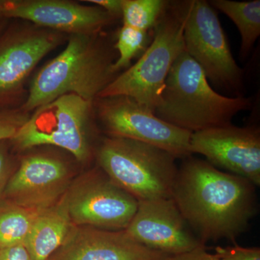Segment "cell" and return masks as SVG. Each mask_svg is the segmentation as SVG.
Listing matches in <instances>:
<instances>
[{"instance_id": "19", "label": "cell", "mask_w": 260, "mask_h": 260, "mask_svg": "<svg viewBox=\"0 0 260 260\" xmlns=\"http://www.w3.org/2000/svg\"><path fill=\"white\" fill-rule=\"evenodd\" d=\"M168 3L164 0H122L123 25L149 32L158 23Z\"/></svg>"}, {"instance_id": "27", "label": "cell", "mask_w": 260, "mask_h": 260, "mask_svg": "<svg viewBox=\"0 0 260 260\" xmlns=\"http://www.w3.org/2000/svg\"><path fill=\"white\" fill-rule=\"evenodd\" d=\"M7 0H0V20H3V19H6L5 18V8H6Z\"/></svg>"}, {"instance_id": "5", "label": "cell", "mask_w": 260, "mask_h": 260, "mask_svg": "<svg viewBox=\"0 0 260 260\" xmlns=\"http://www.w3.org/2000/svg\"><path fill=\"white\" fill-rule=\"evenodd\" d=\"M98 167L138 202L172 198L177 158L153 145L106 137L95 150Z\"/></svg>"}, {"instance_id": "14", "label": "cell", "mask_w": 260, "mask_h": 260, "mask_svg": "<svg viewBox=\"0 0 260 260\" xmlns=\"http://www.w3.org/2000/svg\"><path fill=\"white\" fill-rule=\"evenodd\" d=\"M5 18L66 35H93L116 20L98 6L70 0H7Z\"/></svg>"}, {"instance_id": "1", "label": "cell", "mask_w": 260, "mask_h": 260, "mask_svg": "<svg viewBox=\"0 0 260 260\" xmlns=\"http://www.w3.org/2000/svg\"><path fill=\"white\" fill-rule=\"evenodd\" d=\"M256 187L190 156L179 168L172 198L203 244L227 239L234 244L257 212Z\"/></svg>"}, {"instance_id": "4", "label": "cell", "mask_w": 260, "mask_h": 260, "mask_svg": "<svg viewBox=\"0 0 260 260\" xmlns=\"http://www.w3.org/2000/svg\"><path fill=\"white\" fill-rule=\"evenodd\" d=\"M186 7L187 1H169L153 29V41L139 60L119 73L98 98L129 97L154 113L174 61L185 50Z\"/></svg>"}, {"instance_id": "28", "label": "cell", "mask_w": 260, "mask_h": 260, "mask_svg": "<svg viewBox=\"0 0 260 260\" xmlns=\"http://www.w3.org/2000/svg\"><path fill=\"white\" fill-rule=\"evenodd\" d=\"M8 23H9V20H8V19H3V20H0V32L6 28Z\"/></svg>"}, {"instance_id": "16", "label": "cell", "mask_w": 260, "mask_h": 260, "mask_svg": "<svg viewBox=\"0 0 260 260\" xmlns=\"http://www.w3.org/2000/svg\"><path fill=\"white\" fill-rule=\"evenodd\" d=\"M65 194L55 204L42 210L34 221L24 244L32 260L50 259L71 230L73 223Z\"/></svg>"}, {"instance_id": "23", "label": "cell", "mask_w": 260, "mask_h": 260, "mask_svg": "<svg viewBox=\"0 0 260 260\" xmlns=\"http://www.w3.org/2000/svg\"><path fill=\"white\" fill-rule=\"evenodd\" d=\"M215 251L220 260H260L259 247H242L234 244L226 247L217 246Z\"/></svg>"}, {"instance_id": "21", "label": "cell", "mask_w": 260, "mask_h": 260, "mask_svg": "<svg viewBox=\"0 0 260 260\" xmlns=\"http://www.w3.org/2000/svg\"><path fill=\"white\" fill-rule=\"evenodd\" d=\"M30 114L20 108L0 111V140H11Z\"/></svg>"}, {"instance_id": "26", "label": "cell", "mask_w": 260, "mask_h": 260, "mask_svg": "<svg viewBox=\"0 0 260 260\" xmlns=\"http://www.w3.org/2000/svg\"><path fill=\"white\" fill-rule=\"evenodd\" d=\"M83 3H92L99 7L114 18H121L122 0H86Z\"/></svg>"}, {"instance_id": "8", "label": "cell", "mask_w": 260, "mask_h": 260, "mask_svg": "<svg viewBox=\"0 0 260 260\" xmlns=\"http://www.w3.org/2000/svg\"><path fill=\"white\" fill-rule=\"evenodd\" d=\"M186 52L215 86L240 96L244 70L234 59L216 12L205 0L187 1L184 27Z\"/></svg>"}, {"instance_id": "18", "label": "cell", "mask_w": 260, "mask_h": 260, "mask_svg": "<svg viewBox=\"0 0 260 260\" xmlns=\"http://www.w3.org/2000/svg\"><path fill=\"white\" fill-rule=\"evenodd\" d=\"M42 210L24 208L3 198L0 200V249L25 244Z\"/></svg>"}, {"instance_id": "20", "label": "cell", "mask_w": 260, "mask_h": 260, "mask_svg": "<svg viewBox=\"0 0 260 260\" xmlns=\"http://www.w3.org/2000/svg\"><path fill=\"white\" fill-rule=\"evenodd\" d=\"M149 40L148 32L123 25L114 44L119 56L112 65L113 73L119 75L121 70L129 68L132 60L148 48Z\"/></svg>"}, {"instance_id": "12", "label": "cell", "mask_w": 260, "mask_h": 260, "mask_svg": "<svg viewBox=\"0 0 260 260\" xmlns=\"http://www.w3.org/2000/svg\"><path fill=\"white\" fill-rule=\"evenodd\" d=\"M190 151L203 155L213 167L260 185V130L256 126L231 124L192 133Z\"/></svg>"}, {"instance_id": "17", "label": "cell", "mask_w": 260, "mask_h": 260, "mask_svg": "<svg viewBox=\"0 0 260 260\" xmlns=\"http://www.w3.org/2000/svg\"><path fill=\"white\" fill-rule=\"evenodd\" d=\"M210 4L220 10L237 25L240 32L239 56L245 60L253 50L260 36V1L237 2L232 0H213Z\"/></svg>"}, {"instance_id": "24", "label": "cell", "mask_w": 260, "mask_h": 260, "mask_svg": "<svg viewBox=\"0 0 260 260\" xmlns=\"http://www.w3.org/2000/svg\"><path fill=\"white\" fill-rule=\"evenodd\" d=\"M0 260H32L25 244L8 246L0 249Z\"/></svg>"}, {"instance_id": "15", "label": "cell", "mask_w": 260, "mask_h": 260, "mask_svg": "<svg viewBox=\"0 0 260 260\" xmlns=\"http://www.w3.org/2000/svg\"><path fill=\"white\" fill-rule=\"evenodd\" d=\"M167 256L142 245L125 230L73 224L62 245L49 260H164Z\"/></svg>"}, {"instance_id": "25", "label": "cell", "mask_w": 260, "mask_h": 260, "mask_svg": "<svg viewBox=\"0 0 260 260\" xmlns=\"http://www.w3.org/2000/svg\"><path fill=\"white\" fill-rule=\"evenodd\" d=\"M164 260H220L215 254L208 253L205 246H200L194 250L184 254L167 256Z\"/></svg>"}, {"instance_id": "22", "label": "cell", "mask_w": 260, "mask_h": 260, "mask_svg": "<svg viewBox=\"0 0 260 260\" xmlns=\"http://www.w3.org/2000/svg\"><path fill=\"white\" fill-rule=\"evenodd\" d=\"M10 140H0V200L17 165Z\"/></svg>"}, {"instance_id": "9", "label": "cell", "mask_w": 260, "mask_h": 260, "mask_svg": "<svg viewBox=\"0 0 260 260\" xmlns=\"http://www.w3.org/2000/svg\"><path fill=\"white\" fill-rule=\"evenodd\" d=\"M95 121L107 137L137 140L153 145L176 158L191 156L192 133L159 119L148 108L127 96L97 98Z\"/></svg>"}, {"instance_id": "3", "label": "cell", "mask_w": 260, "mask_h": 260, "mask_svg": "<svg viewBox=\"0 0 260 260\" xmlns=\"http://www.w3.org/2000/svg\"><path fill=\"white\" fill-rule=\"evenodd\" d=\"M252 105L250 98L228 97L210 86L199 64L184 50L168 75L154 114L191 133L229 125L238 113Z\"/></svg>"}, {"instance_id": "2", "label": "cell", "mask_w": 260, "mask_h": 260, "mask_svg": "<svg viewBox=\"0 0 260 260\" xmlns=\"http://www.w3.org/2000/svg\"><path fill=\"white\" fill-rule=\"evenodd\" d=\"M66 47L34 75L23 105L24 112L54 99L74 94L94 102L101 92L118 75L113 73L114 44L104 32L93 35H70Z\"/></svg>"}, {"instance_id": "7", "label": "cell", "mask_w": 260, "mask_h": 260, "mask_svg": "<svg viewBox=\"0 0 260 260\" xmlns=\"http://www.w3.org/2000/svg\"><path fill=\"white\" fill-rule=\"evenodd\" d=\"M68 37L23 20L8 23L0 32V111L23 105L29 77L43 58Z\"/></svg>"}, {"instance_id": "6", "label": "cell", "mask_w": 260, "mask_h": 260, "mask_svg": "<svg viewBox=\"0 0 260 260\" xmlns=\"http://www.w3.org/2000/svg\"><path fill=\"white\" fill-rule=\"evenodd\" d=\"M95 121L93 102L67 94L36 109L10 144L23 153L39 147L61 149L77 162L87 164L95 155Z\"/></svg>"}, {"instance_id": "10", "label": "cell", "mask_w": 260, "mask_h": 260, "mask_svg": "<svg viewBox=\"0 0 260 260\" xmlns=\"http://www.w3.org/2000/svg\"><path fill=\"white\" fill-rule=\"evenodd\" d=\"M65 194L70 218L76 225L124 231L138 210V200L99 167L73 179Z\"/></svg>"}, {"instance_id": "11", "label": "cell", "mask_w": 260, "mask_h": 260, "mask_svg": "<svg viewBox=\"0 0 260 260\" xmlns=\"http://www.w3.org/2000/svg\"><path fill=\"white\" fill-rule=\"evenodd\" d=\"M18 158L3 199L24 208L44 210L55 204L73 181L69 160L54 152L30 149Z\"/></svg>"}, {"instance_id": "13", "label": "cell", "mask_w": 260, "mask_h": 260, "mask_svg": "<svg viewBox=\"0 0 260 260\" xmlns=\"http://www.w3.org/2000/svg\"><path fill=\"white\" fill-rule=\"evenodd\" d=\"M126 232L149 249L178 255L205 246L195 235L172 198L138 202Z\"/></svg>"}]
</instances>
